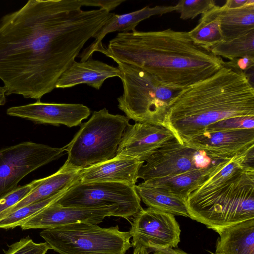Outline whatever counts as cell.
<instances>
[{"label": "cell", "instance_id": "obj_11", "mask_svg": "<svg viewBox=\"0 0 254 254\" xmlns=\"http://www.w3.org/2000/svg\"><path fill=\"white\" fill-rule=\"evenodd\" d=\"M129 232L132 247H140L150 253L176 248L181 231L174 215L148 207L133 217Z\"/></svg>", "mask_w": 254, "mask_h": 254}, {"label": "cell", "instance_id": "obj_31", "mask_svg": "<svg viewBox=\"0 0 254 254\" xmlns=\"http://www.w3.org/2000/svg\"><path fill=\"white\" fill-rule=\"evenodd\" d=\"M254 65V56H251L236 58L228 62H224L223 64L224 67L246 74L247 71L253 68Z\"/></svg>", "mask_w": 254, "mask_h": 254}, {"label": "cell", "instance_id": "obj_1", "mask_svg": "<svg viewBox=\"0 0 254 254\" xmlns=\"http://www.w3.org/2000/svg\"><path fill=\"white\" fill-rule=\"evenodd\" d=\"M83 0H29L0 18V79L5 95L40 100L85 44L113 17Z\"/></svg>", "mask_w": 254, "mask_h": 254}, {"label": "cell", "instance_id": "obj_20", "mask_svg": "<svg viewBox=\"0 0 254 254\" xmlns=\"http://www.w3.org/2000/svg\"><path fill=\"white\" fill-rule=\"evenodd\" d=\"M219 163L210 168L192 170L175 176L151 179L142 183L187 200L189 195L205 182Z\"/></svg>", "mask_w": 254, "mask_h": 254}, {"label": "cell", "instance_id": "obj_16", "mask_svg": "<svg viewBox=\"0 0 254 254\" xmlns=\"http://www.w3.org/2000/svg\"><path fill=\"white\" fill-rule=\"evenodd\" d=\"M144 162L126 156L113 158L79 171L81 183L117 182L136 185L138 172Z\"/></svg>", "mask_w": 254, "mask_h": 254}, {"label": "cell", "instance_id": "obj_3", "mask_svg": "<svg viewBox=\"0 0 254 254\" xmlns=\"http://www.w3.org/2000/svg\"><path fill=\"white\" fill-rule=\"evenodd\" d=\"M254 116V89L248 75L225 67L181 90L163 125L182 144L209 125L236 117Z\"/></svg>", "mask_w": 254, "mask_h": 254}, {"label": "cell", "instance_id": "obj_34", "mask_svg": "<svg viewBox=\"0 0 254 254\" xmlns=\"http://www.w3.org/2000/svg\"><path fill=\"white\" fill-rule=\"evenodd\" d=\"M152 254H189L179 249L168 248L154 251Z\"/></svg>", "mask_w": 254, "mask_h": 254}, {"label": "cell", "instance_id": "obj_17", "mask_svg": "<svg viewBox=\"0 0 254 254\" xmlns=\"http://www.w3.org/2000/svg\"><path fill=\"white\" fill-rule=\"evenodd\" d=\"M176 10L175 5H157L153 7L146 6L128 13L121 15L115 14L111 20L93 36L95 40L81 54L80 62L91 59L94 52L98 51L104 47L102 40L107 34L116 31L127 32L134 31L141 21L151 16L162 15Z\"/></svg>", "mask_w": 254, "mask_h": 254}, {"label": "cell", "instance_id": "obj_6", "mask_svg": "<svg viewBox=\"0 0 254 254\" xmlns=\"http://www.w3.org/2000/svg\"><path fill=\"white\" fill-rule=\"evenodd\" d=\"M116 63L124 90L117 99L118 108L135 122L163 125L170 102L180 90L166 86L140 68Z\"/></svg>", "mask_w": 254, "mask_h": 254}, {"label": "cell", "instance_id": "obj_29", "mask_svg": "<svg viewBox=\"0 0 254 254\" xmlns=\"http://www.w3.org/2000/svg\"><path fill=\"white\" fill-rule=\"evenodd\" d=\"M253 128L254 116L236 117L213 123L208 126L203 132Z\"/></svg>", "mask_w": 254, "mask_h": 254}, {"label": "cell", "instance_id": "obj_25", "mask_svg": "<svg viewBox=\"0 0 254 254\" xmlns=\"http://www.w3.org/2000/svg\"><path fill=\"white\" fill-rule=\"evenodd\" d=\"M210 50L214 55L230 60L254 56V30L231 40H222L210 48Z\"/></svg>", "mask_w": 254, "mask_h": 254}, {"label": "cell", "instance_id": "obj_36", "mask_svg": "<svg viewBox=\"0 0 254 254\" xmlns=\"http://www.w3.org/2000/svg\"><path fill=\"white\" fill-rule=\"evenodd\" d=\"M150 252L146 249L140 247H135L134 248V250L132 254H149Z\"/></svg>", "mask_w": 254, "mask_h": 254}, {"label": "cell", "instance_id": "obj_23", "mask_svg": "<svg viewBox=\"0 0 254 254\" xmlns=\"http://www.w3.org/2000/svg\"><path fill=\"white\" fill-rule=\"evenodd\" d=\"M135 190L140 200L148 207L190 218L186 199L143 183L135 185Z\"/></svg>", "mask_w": 254, "mask_h": 254}, {"label": "cell", "instance_id": "obj_30", "mask_svg": "<svg viewBox=\"0 0 254 254\" xmlns=\"http://www.w3.org/2000/svg\"><path fill=\"white\" fill-rule=\"evenodd\" d=\"M50 249L47 243H36L27 237L9 246L5 254H46Z\"/></svg>", "mask_w": 254, "mask_h": 254}, {"label": "cell", "instance_id": "obj_9", "mask_svg": "<svg viewBox=\"0 0 254 254\" xmlns=\"http://www.w3.org/2000/svg\"><path fill=\"white\" fill-rule=\"evenodd\" d=\"M225 160L214 158L205 151L181 143L176 137L156 150L140 167L138 179L144 182L211 167Z\"/></svg>", "mask_w": 254, "mask_h": 254}, {"label": "cell", "instance_id": "obj_8", "mask_svg": "<svg viewBox=\"0 0 254 254\" xmlns=\"http://www.w3.org/2000/svg\"><path fill=\"white\" fill-rule=\"evenodd\" d=\"M135 186L117 182L77 181L56 203L64 207L111 208L116 211L117 217L129 221L142 208Z\"/></svg>", "mask_w": 254, "mask_h": 254}, {"label": "cell", "instance_id": "obj_15", "mask_svg": "<svg viewBox=\"0 0 254 254\" xmlns=\"http://www.w3.org/2000/svg\"><path fill=\"white\" fill-rule=\"evenodd\" d=\"M111 216L117 217L116 211L111 208L64 207L55 202L20 227L22 230L46 229L79 222L98 224L105 217Z\"/></svg>", "mask_w": 254, "mask_h": 254}, {"label": "cell", "instance_id": "obj_24", "mask_svg": "<svg viewBox=\"0 0 254 254\" xmlns=\"http://www.w3.org/2000/svg\"><path fill=\"white\" fill-rule=\"evenodd\" d=\"M221 6L215 5L201 14L198 24L188 32L197 45L210 49L222 40L220 29Z\"/></svg>", "mask_w": 254, "mask_h": 254}, {"label": "cell", "instance_id": "obj_22", "mask_svg": "<svg viewBox=\"0 0 254 254\" xmlns=\"http://www.w3.org/2000/svg\"><path fill=\"white\" fill-rule=\"evenodd\" d=\"M220 29L224 41L231 40L254 30V0L238 8L221 6Z\"/></svg>", "mask_w": 254, "mask_h": 254}, {"label": "cell", "instance_id": "obj_21", "mask_svg": "<svg viewBox=\"0 0 254 254\" xmlns=\"http://www.w3.org/2000/svg\"><path fill=\"white\" fill-rule=\"evenodd\" d=\"M79 171H63L59 169L53 174L42 178L40 184L26 197L7 210L3 218L23 206L47 199L69 189L78 181Z\"/></svg>", "mask_w": 254, "mask_h": 254}, {"label": "cell", "instance_id": "obj_32", "mask_svg": "<svg viewBox=\"0 0 254 254\" xmlns=\"http://www.w3.org/2000/svg\"><path fill=\"white\" fill-rule=\"evenodd\" d=\"M126 0H84L85 6H98L110 11L120 5Z\"/></svg>", "mask_w": 254, "mask_h": 254}, {"label": "cell", "instance_id": "obj_26", "mask_svg": "<svg viewBox=\"0 0 254 254\" xmlns=\"http://www.w3.org/2000/svg\"><path fill=\"white\" fill-rule=\"evenodd\" d=\"M68 189L47 199L23 206L12 212L0 220V228L7 229L21 226L43 209L56 202Z\"/></svg>", "mask_w": 254, "mask_h": 254}, {"label": "cell", "instance_id": "obj_28", "mask_svg": "<svg viewBox=\"0 0 254 254\" xmlns=\"http://www.w3.org/2000/svg\"><path fill=\"white\" fill-rule=\"evenodd\" d=\"M41 179L35 180L22 186H18L14 190L0 197V220L7 210L13 207L26 197L41 183Z\"/></svg>", "mask_w": 254, "mask_h": 254}, {"label": "cell", "instance_id": "obj_2", "mask_svg": "<svg viewBox=\"0 0 254 254\" xmlns=\"http://www.w3.org/2000/svg\"><path fill=\"white\" fill-rule=\"evenodd\" d=\"M100 52L115 62L140 68L178 90L212 76L224 63L210 49L196 44L188 32L171 28L119 32Z\"/></svg>", "mask_w": 254, "mask_h": 254}, {"label": "cell", "instance_id": "obj_13", "mask_svg": "<svg viewBox=\"0 0 254 254\" xmlns=\"http://www.w3.org/2000/svg\"><path fill=\"white\" fill-rule=\"evenodd\" d=\"M175 137L163 125L135 122L124 131L116 156H126L145 162L156 150Z\"/></svg>", "mask_w": 254, "mask_h": 254}, {"label": "cell", "instance_id": "obj_12", "mask_svg": "<svg viewBox=\"0 0 254 254\" xmlns=\"http://www.w3.org/2000/svg\"><path fill=\"white\" fill-rule=\"evenodd\" d=\"M90 109L81 104L48 103L40 100L25 105L11 107L8 116L19 117L36 124H49L69 127L80 125L90 115Z\"/></svg>", "mask_w": 254, "mask_h": 254}, {"label": "cell", "instance_id": "obj_19", "mask_svg": "<svg viewBox=\"0 0 254 254\" xmlns=\"http://www.w3.org/2000/svg\"><path fill=\"white\" fill-rule=\"evenodd\" d=\"M218 233L215 254H254V219L226 227Z\"/></svg>", "mask_w": 254, "mask_h": 254}, {"label": "cell", "instance_id": "obj_33", "mask_svg": "<svg viewBox=\"0 0 254 254\" xmlns=\"http://www.w3.org/2000/svg\"><path fill=\"white\" fill-rule=\"evenodd\" d=\"M251 0H228L223 5L229 8H235L242 7L250 2Z\"/></svg>", "mask_w": 254, "mask_h": 254}, {"label": "cell", "instance_id": "obj_27", "mask_svg": "<svg viewBox=\"0 0 254 254\" xmlns=\"http://www.w3.org/2000/svg\"><path fill=\"white\" fill-rule=\"evenodd\" d=\"M213 0H181L175 5L176 11L184 20L192 19L199 14H203L214 6Z\"/></svg>", "mask_w": 254, "mask_h": 254}, {"label": "cell", "instance_id": "obj_37", "mask_svg": "<svg viewBox=\"0 0 254 254\" xmlns=\"http://www.w3.org/2000/svg\"><path fill=\"white\" fill-rule=\"evenodd\" d=\"M211 254H215V253H211Z\"/></svg>", "mask_w": 254, "mask_h": 254}, {"label": "cell", "instance_id": "obj_35", "mask_svg": "<svg viewBox=\"0 0 254 254\" xmlns=\"http://www.w3.org/2000/svg\"><path fill=\"white\" fill-rule=\"evenodd\" d=\"M5 89L3 87L0 86V106H3L5 104Z\"/></svg>", "mask_w": 254, "mask_h": 254}, {"label": "cell", "instance_id": "obj_10", "mask_svg": "<svg viewBox=\"0 0 254 254\" xmlns=\"http://www.w3.org/2000/svg\"><path fill=\"white\" fill-rule=\"evenodd\" d=\"M62 148L25 141L0 149V197L26 175L64 155Z\"/></svg>", "mask_w": 254, "mask_h": 254}, {"label": "cell", "instance_id": "obj_14", "mask_svg": "<svg viewBox=\"0 0 254 254\" xmlns=\"http://www.w3.org/2000/svg\"><path fill=\"white\" fill-rule=\"evenodd\" d=\"M186 144L214 158L227 160L254 149V128L204 132Z\"/></svg>", "mask_w": 254, "mask_h": 254}, {"label": "cell", "instance_id": "obj_4", "mask_svg": "<svg viewBox=\"0 0 254 254\" xmlns=\"http://www.w3.org/2000/svg\"><path fill=\"white\" fill-rule=\"evenodd\" d=\"M247 153L220 162L186 200L190 218L218 233L254 219V167Z\"/></svg>", "mask_w": 254, "mask_h": 254}, {"label": "cell", "instance_id": "obj_7", "mask_svg": "<svg viewBox=\"0 0 254 254\" xmlns=\"http://www.w3.org/2000/svg\"><path fill=\"white\" fill-rule=\"evenodd\" d=\"M40 235L59 254H126L132 247L129 231H122L118 226L79 222L46 229Z\"/></svg>", "mask_w": 254, "mask_h": 254}, {"label": "cell", "instance_id": "obj_18", "mask_svg": "<svg viewBox=\"0 0 254 254\" xmlns=\"http://www.w3.org/2000/svg\"><path fill=\"white\" fill-rule=\"evenodd\" d=\"M116 76L121 77L118 67L92 59L80 62L75 61L62 74L56 88H66L86 84L99 90L105 80Z\"/></svg>", "mask_w": 254, "mask_h": 254}, {"label": "cell", "instance_id": "obj_5", "mask_svg": "<svg viewBox=\"0 0 254 254\" xmlns=\"http://www.w3.org/2000/svg\"><path fill=\"white\" fill-rule=\"evenodd\" d=\"M129 120L126 116L112 114L106 108L94 111L63 147L67 158L60 169L79 171L113 158Z\"/></svg>", "mask_w": 254, "mask_h": 254}]
</instances>
